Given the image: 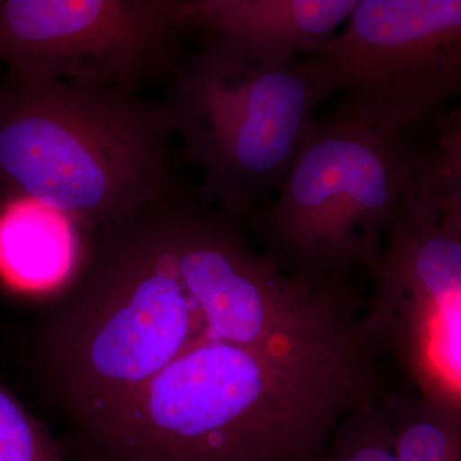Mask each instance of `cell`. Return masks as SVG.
<instances>
[{
	"label": "cell",
	"instance_id": "8",
	"mask_svg": "<svg viewBox=\"0 0 461 461\" xmlns=\"http://www.w3.org/2000/svg\"><path fill=\"white\" fill-rule=\"evenodd\" d=\"M315 57L333 93L433 120L461 91V2L359 0Z\"/></svg>",
	"mask_w": 461,
	"mask_h": 461
},
{
	"label": "cell",
	"instance_id": "12",
	"mask_svg": "<svg viewBox=\"0 0 461 461\" xmlns=\"http://www.w3.org/2000/svg\"><path fill=\"white\" fill-rule=\"evenodd\" d=\"M320 461H399L391 397L366 403L345 418Z\"/></svg>",
	"mask_w": 461,
	"mask_h": 461
},
{
	"label": "cell",
	"instance_id": "11",
	"mask_svg": "<svg viewBox=\"0 0 461 461\" xmlns=\"http://www.w3.org/2000/svg\"><path fill=\"white\" fill-rule=\"evenodd\" d=\"M399 461H461V421L424 402L391 396Z\"/></svg>",
	"mask_w": 461,
	"mask_h": 461
},
{
	"label": "cell",
	"instance_id": "6",
	"mask_svg": "<svg viewBox=\"0 0 461 461\" xmlns=\"http://www.w3.org/2000/svg\"><path fill=\"white\" fill-rule=\"evenodd\" d=\"M366 315L420 397L461 421V165L439 158L420 172L372 269Z\"/></svg>",
	"mask_w": 461,
	"mask_h": 461
},
{
	"label": "cell",
	"instance_id": "9",
	"mask_svg": "<svg viewBox=\"0 0 461 461\" xmlns=\"http://www.w3.org/2000/svg\"><path fill=\"white\" fill-rule=\"evenodd\" d=\"M359 0H178L198 47L263 66L315 56Z\"/></svg>",
	"mask_w": 461,
	"mask_h": 461
},
{
	"label": "cell",
	"instance_id": "3",
	"mask_svg": "<svg viewBox=\"0 0 461 461\" xmlns=\"http://www.w3.org/2000/svg\"><path fill=\"white\" fill-rule=\"evenodd\" d=\"M165 102L140 91L5 80L0 87V191L98 230L178 184Z\"/></svg>",
	"mask_w": 461,
	"mask_h": 461
},
{
	"label": "cell",
	"instance_id": "4",
	"mask_svg": "<svg viewBox=\"0 0 461 461\" xmlns=\"http://www.w3.org/2000/svg\"><path fill=\"white\" fill-rule=\"evenodd\" d=\"M436 118L418 120L345 96L314 120L275 202L248 222L263 250L293 271L371 272L388 224L429 159L437 126L432 140L420 135Z\"/></svg>",
	"mask_w": 461,
	"mask_h": 461
},
{
	"label": "cell",
	"instance_id": "13",
	"mask_svg": "<svg viewBox=\"0 0 461 461\" xmlns=\"http://www.w3.org/2000/svg\"><path fill=\"white\" fill-rule=\"evenodd\" d=\"M0 461H63L53 437L3 384Z\"/></svg>",
	"mask_w": 461,
	"mask_h": 461
},
{
	"label": "cell",
	"instance_id": "7",
	"mask_svg": "<svg viewBox=\"0 0 461 461\" xmlns=\"http://www.w3.org/2000/svg\"><path fill=\"white\" fill-rule=\"evenodd\" d=\"M178 0H0L9 80L140 91L184 58Z\"/></svg>",
	"mask_w": 461,
	"mask_h": 461
},
{
	"label": "cell",
	"instance_id": "10",
	"mask_svg": "<svg viewBox=\"0 0 461 461\" xmlns=\"http://www.w3.org/2000/svg\"><path fill=\"white\" fill-rule=\"evenodd\" d=\"M41 215H9L0 222V273L27 291L60 287L74 271L75 253L65 223Z\"/></svg>",
	"mask_w": 461,
	"mask_h": 461
},
{
	"label": "cell",
	"instance_id": "2",
	"mask_svg": "<svg viewBox=\"0 0 461 461\" xmlns=\"http://www.w3.org/2000/svg\"><path fill=\"white\" fill-rule=\"evenodd\" d=\"M346 412L338 373L295 342L194 348L84 435L94 461H320Z\"/></svg>",
	"mask_w": 461,
	"mask_h": 461
},
{
	"label": "cell",
	"instance_id": "5",
	"mask_svg": "<svg viewBox=\"0 0 461 461\" xmlns=\"http://www.w3.org/2000/svg\"><path fill=\"white\" fill-rule=\"evenodd\" d=\"M332 94L315 56L284 66L200 47L184 56L165 104L185 154L202 171L196 194L248 223L280 189L315 108Z\"/></svg>",
	"mask_w": 461,
	"mask_h": 461
},
{
	"label": "cell",
	"instance_id": "1",
	"mask_svg": "<svg viewBox=\"0 0 461 461\" xmlns=\"http://www.w3.org/2000/svg\"><path fill=\"white\" fill-rule=\"evenodd\" d=\"M96 230L39 342L83 436L194 348L302 335L323 320L326 282L258 250L244 223L180 184Z\"/></svg>",
	"mask_w": 461,
	"mask_h": 461
}]
</instances>
